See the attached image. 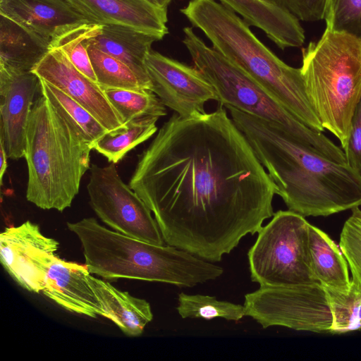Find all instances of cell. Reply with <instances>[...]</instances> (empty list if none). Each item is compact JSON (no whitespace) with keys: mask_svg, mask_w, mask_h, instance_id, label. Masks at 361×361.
I'll return each instance as SVG.
<instances>
[{"mask_svg":"<svg viewBox=\"0 0 361 361\" xmlns=\"http://www.w3.org/2000/svg\"><path fill=\"white\" fill-rule=\"evenodd\" d=\"M128 185L167 245L211 262L274 214L276 186L220 104L212 113L174 114L138 155Z\"/></svg>","mask_w":361,"mask_h":361,"instance_id":"obj_1","label":"cell"},{"mask_svg":"<svg viewBox=\"0 0 361 361\" xmlns=\"http://www.w3.org/2000/svg\"><path fill=\"white\" fill-rule=\"evenodd\" d=\"M225 107L288 210L327 216L361 206V175L348 164L329 159L269 121Z\"/></svg>","mask_w":361,"mask_h":361,"instance_id":"obj_2","label":"cell"},{"mask_svg":"<svg viewBox=\"0 0 361 361\" xmlns=\"http://www.w3.org/2000/svg\"><path fill=\"white\" fill-rule=\"evenodd\" d=\"M80 240L90 274L190 288L215 280L222 267L171 245H158L102 226L94 218L68 222Z\"/></svg>","mask_w":361,"mask_h":361,"instance_id":"obj_3","label":"cell"},{"mask_svg":"<svg viewBox=\"0 0 361 361\" xmlns=\"http://www.w3.org/2000/svg\"><path fill=\"white\" fill-rule=\"evenodd\" d=\"M213 48L255 80L310 128L323 132L307 97L300 68L281 61L252 32L235 12L214 0H191L180 9Z\"/></svg>","mask_w":361,"mask_h":361,"instance_id":"obj_4","label":"cell"},{"mask_svg":"<svg viewBox=\"0 0 361 361\" xmlns=\"http://www.w3.org/2000/svg\"><path fill=\"white\" fill-rule=\"evenodd\" d=\"M90 145L43 95L34 102L26 131V199L42 209L63 212L79 192L90 168Z\"/></svg>","mask_w":361,"mask_h":361,"instance_id":"obj_5","label":"cell"},{"mask_svg":"<svg viewBox=\"0 0 361 361\" xmlns=\"http://www.w3.org/2000/svg\"><path fill=\"white\" fill-rule=\"evenodd\" d=\"M300 69L311 106L344 150L361 97V39L326 27L317 42L302 49Z\"/></svg>","mask_w":361,"mask_h":361,"instance_id":"obj_6","label":"cell"},{"mask_svg":"<svg viewBox=\"0 0 361 361\" xmlns=\"http://www.w3.org/2000/svg\"><path fill=\"white\" fill-rule=\"evenodd\" d=\"M183 32V42L195 67L214 87L220 104L269 121L329 159L347 163L344 151L322 132L305 125L224 55L207 46L192 27H185Z\"/></svg>","mask_w":361,"mask_h":361,"instance_id":"obj_7","label":"cell"},{"mask_svg":"<svg viewBox=\"0 0 361 361\" xmlns=\"http://www.w3.org/2000/svg\"><path fill=\"white\" fill-rule=\"evenodd\" d=\"M310 224L294 212L279 210L258 231L247 252L250 277L263 287H293L317 282L309 246Z\"/></svg>","mask_w":361,"mask_h":361,"instance_id":"obj_8","label":"cell"},{"mask_svg":"<svg viewBox=\"0 0 361 361\" xmlns=\"http://www.w3.org/2000/svg\"><path fill=\"white\" fill-rule=\"evenodd\" d=\"M246 316L264 329L280 326L329 333L332 314L326 290L318 282L293 287H263L245 295Z\"/></svg>","mask_w":361,"mask_h":361,"instance_id":"obj_9","label":"cell"},{"mask_svg":"<svg viewBox=\"0 0 361 361\" xmlns=\"http://www.w3.org/2000/svg\"><path fill=\"white\" fill-rule=\"evenodd\" d=\"M90 204L97 216L114 231L158 245L164 240L152 212L121 179L115 164L90 168Z\"/></svg>","mask_w":361,"mask_h":361,"instance_id":"obj_10","label":"cell"},{"mask_svg":"<svg viewBox=\"0 0 361 361\" xmlns=\"http://www.w3.org/2000/svg\"><path fill=\"white\" fill-rule=\"evenodd\" d=\"M145 66L152 91L180 116L204 114L206 102L219 100L214 87L195 67L152 50L145 58Z\"/></svg>","mask_w":361,"mask_h":361,"instance_id":"obj_11","label":"cell"},{"mask_svg":"<svg viewBox=\"0 0 361 361\" xmlns=\"http://www.w3.org/2000/svg\"><path fill=\"white\" fill-rule=\"evenodd\" d=\"M58 247L56 240L43 235L39 226L30 221L6 228L0 235L3 267L20 286L37 293L44 289Z\"/></svg>","mask_w":361,"mask_h":361,"instance_id":"obj_12","label":"cell"},{"mask_svg":"<svg viewBox=\"0 0 361 361\" xmlns=\"http://www.w3.org/2000/svg\"><path fill=\"white\" fill-rule=\"evenodd\" d=\"M32 71L82 105L108 131L124 126L104 90L78 70L61 50L51 48Z\"/></svg>","mask_w":361,"mask_h":361,"instance_id":"obj_13","label":"cell"},{"mask_svg":"<svg viewBox=\"0 0 361 361\" xmlns=\"http://www.w3.org/2000/svg\"><path fill=\"white\" fill-rule=\"evenodd\" d=\"M40 78L33 71H0V139L9 159L25 157L26 131Z\"/></svg>","mask_w":361,"mask_h":361,"instance_id":"obj_14","label":"cell"},{"mask_svg":"<svg viewBox=\"0 0 361 361\" xmlns=\"http://www.w3.org/2000/svg\"><path fill=\"white\" fill-rule=\"evenodd\" d=\"M0 14L51 42L73 28L91 23L67 0H0Z\"/></svg>","mask_w":361,"mask_h":361,"instance_id":"obj_15","label":"cell"},{"mask_svg":"<svg viewBox=\"0 0 361 361\" xmlns=\"http://www.w3.org/2000/svg\"><path fill=\"white\" fill-rule=\"evenodd\" d=\"M91 23L128 25L163 38L167 11L146 0H67Z\"/></svg>","mask_w":361,"mask_h":361,"instance_id":"obj_16","label":"cell"},{"mask_svg":"<svg viewBox=\"0 0 361 361\" xmlns=\"http://www.w3.org/2000/svg\"><path fill=\"white\" fill-rule=\"evenodd\" d=\"M87 267L66 262L57 256L50 264L42 293L63 308L95 318L104 312L88 281Z\"/></svg>","mask_w":361,"mask_h":361,"instance_id":"obj_17","label":"cell"},{"mask_svg":"<svg viewBox=\"0 0 361 361\" xmlns=\"http://www.w3.org/2000/svg\"><path fill=\"white\" fill-rule=\"evenodd\" d=\"M220 4L243 17L249 25L262 30L280 49L301 47L305 31L288 10L259 0H219Z\"/></svg>","mask_w":361,"mask_h":361,"instance_id":"obj_18","label":"cell"},{"mask_svg":"<svg viewBox=\"0 0 361 361\" xmlns=\"http://www.w3.org/2000/svg\"><path fill=\"white\" fill-rule=\"evenodd\" d=\"M161 37L135 27L118 25H102L90 44L126 64L147 90L152 84L145 66L152 44Z\"/></svg>","mask_w":361,"mask_h":361,"instance_id":"obj_19","label":"cell"},{"mask_svg":"<svg viewBox=\"0 0 361 361\" xmlns=\"http://www.w3.org/2000/svg\"><path fill=\"white\" fill-rule=\"evenodd\" d=\"M51 49L49 40L0 14V71L32 72Z\"/></svg>","mask_w":361,"mask_h":361,"instance_id":"obj_20","label":"cell"},{"mask_svg":"<svg viewBox=\"0 0 361 361\" xmlns=\"http://www.w3.org/2000/svg\"><path fill=\"white\" fill-rule=\"evenodd\" d=\"M87 278L104 312V317L116 324L127 336H140L145 326L153 319L149 303L117 289L90 273Z\"/></svg>","mask_w":361,"mask_h":361,"instance_id":"obj_21","label":"cell"},{"mask_svg":"<svg viewBox=\"0 0 361 361\" xmlns=\"http://www.w3.org/2000/svg\"><path fill=\"white\" fill-rule=\"evenodd\" d=\"M309 246L312 268L318 283L345 292L352 283L348 264L340 247L323 231L310 224Z\"/></svg>","mask_w":361,"mask_h":361,"instance_id":"obj_22","label":"cell"},{"mask_svg":"<svg viewBox=\"0 0 361 361\" xmlns=\"http://www.w3.org/2000/svg\"><path fill=\"white\" fill-rule=\"evenodd\" d=\"M159 118L147 116L132 120L123 127L107 131L92 146V149L117 164L136 146L148 140L157 130Z\"/></svg>","mask_w":361,"mask_h":361,"instance_id":"obj_23","label":"cell"},{"mask_svg":"<svg viewBox=\"0 0 361 361\" xmlns=\"http://www.w3.org/2000/svg\"><path fill=\"white\" fill-rule=\"evenodd\" d=\"M40 92L78 129L92 149L93 145L108 131L82 105L41 78Z\"/></svg>","mask_w":361,"mask_h":361,"instance_id":"obj_24","label":"cell"},{"mask_svg":"<svg viewBox=\"0 0 361 361\" xmlns=\"http://www.w3.org/2000/svg\"><path fill=\"white\" fill-rule=\"evenodd\" d=\"M108 99L122 118L128 122L147 116L161 117L167 112L165 105L150 90L103 89Z\"/></svg>","mask_w":361,"mask_h":361,"instance_id":"obj_25","label":"cell"},{"mask_svg":"<svg viewBox=\"0 0 361 361\" xmlns=\"http://www.w3.org/2000/svg\"><path fill=\"white\" fill-rule=\"evenodd\" d=\"M88 54L97 82L102 89L147 90L136 74L120 60L92 44Z\"/></svg>","mask_w":361,"mask_h":361,"instance_id":"obj_26","label":"cell"},{"mask_svg":"<svg viewBox=\"0 0 361 361\" xmlns=\"http://www.w3.org/2000/svg\"><path fill=\"white\" fill-rule=\"evenodd\" d=\"M176 310L183 319L223 318L238 322L246 316L243 305L219 300L215 297L200 294L189 295L180 293L178 295Z\"/></svg>","mask_w":361,"mask_h":361,"instance_id":"obj_27","label":"cell"},{"mask_svg":"<svg viewBox=\"0 0 361 361\" xmlns=\"http://www.w3.org/2000/svg\"><path fill=\"white\" fill-rule=\"evenodd\" d=\"M102 25L85 23L73 28L51 42V48L61 50L82 73L97 82L88 48L90 41L100 30Z\"/></svg>","mask_w":361,"mask_h":361,"instance_id":"obj_28","label":"cell"},{"mask_svg":"<svg viewBox=\"0 0 361 361\" xmlns=\"http://www.w3.org/2000/svg\"><path fill=\"white\" fill-rule=\"evenodd\" d=\"M324 288L332 314L329 333L341 334L361 329V288L353 281L345 292Z\"/></svg>","mask_w":361,"mask_h":361,"instance_id":"obj_29","label":"cell"},{"mask_svg":"<svg viewBox=\"0 0 361 361\" xmlns=\"http://www.w3.org/2000/svg\"><path fill=\"white\" fill-rule=\"evenodd\" d=\"M326 27L361 39V0H327Z\"/></svg>","mask_w":361,"mask_h":361,"instance_id":"obj_30","label":"cell"},{"mask_svg":"<svg viewBox=\"0 0 361 361\" xmlns=\"http://www.w3.org/2000/svg\"><path fill=\"white\" fill-rule=\"evenodd\" d=\"M343 224L339 247L352 274L351 280L361 288V209L355 207Z\"/></svg>","mask_w":361,"mask_h":361,"instance_id":"obj_31","label":"cell"},{"mask_svg":"<svg viewBox=\"0 0 361 361\" xmlns=\"http://www.w3.org/2000/svg\"><path fill=\"white\" fill-rule=\"evenodd\" d=\"M347 163L361 175V97L353 114L346 147Z\"/></svg>","mask_w":361,"mask_h":361,"instance_id":"obj_32","label":"cell"},{"mask_svg":"<svg viewBox=\"0 0 361 361\" xmlns=\"http://www.w3.org/2000/svg\"><path fill=\"white\" fill-rule=\"evenodd\" d=\"M285 7L299 20L324 19L327 0H283Z\"/></svg>","mask_w":361,"mask_h":361,"instance_id":"obj_33","label":"cell"},{"mask_svg":"<svg viewBox=\"0 0 361 361\" xmlns=\"http://www.w3.org/2000/svg\"><path fill=\"white\" fill-rule=\"evenodd\" d=\"M7 154L5 150L3 140L0 139V184H3L4 175L7 169Z\"/></svg>","mask_w":361,"mask_h":361,"instance_id":"obj_34","label":"cell"},{"mask_svg":"<svg viewBox=\"0 0 361 361\" xmlns=\"http://www.w3.org/2000/svg\"><path fill=\"white\" fill-rule=\"evenodd\" d=\"M153 6L160 9L167 11L169 4L171 0H146Z\"/></svg>","mask_w":361,"mask_h":361,"instance_id":"obj_35","label":"cell"},{"mask_svg":"<svg viewBox=\"0 0 361 361\" xmlns=\"http://www.w3.org/2000/svg\"><path fill=\"white\" fill-rule=\"evenodd\" d=\"M259 1L267 3V4H271L274 6L286 8L284 6L283 0H259Z\"/></svg>","mask_w":361,"mask_h":361,"instance_id":"obj_36","label":"cell"}]
</instances>
